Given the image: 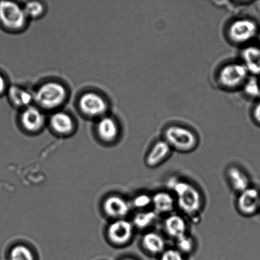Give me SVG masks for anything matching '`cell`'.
Masks as SVG:
<instances>
[{
  "instance_id": "4dcf8cb0",
  "label": "cell",
  "mask_w": 260,
  "mask_h": 260,
  "mask_svg": "<svg viewBox=\"0 0 260 260\" xmlns=\"http://www.w3.org/2000/svg\"><path fill=\"white\" fill-rule=\"evenodd\" d=\"M259 44H260V36H259Z\"/></svg>"
},
{
  "instance_id": "83f0119b",
  "label": "cell",
  "mask_w": 260,
  "mask_h": 260,
  "mask_svg": "<svg viewBox=\"0 0 260 260\" xmlns=\"http://www.w3.org/2000/svg\"><path fill=\"white\" fill-rule=\"evenodd\" d=\"M9 83L4 74L0 72V98L6 95L8 88H9Z\"/></svg>"
},
{
  "instance_id": "52a82bcc",
  "label": "cell",
  "mask_w": 260,
  "mask_h": 260,
  "mask_svg": "<svg viewBox=\"0 0 260 260\" xmlns=\"http://www.w3.org/2000/svg\"><path fill=\"white\" fill-rule=\"evenodd\" d=\"M258 31V25L255 21L248 18H241L232 22L226 32L231 42L243 45L255 38Z\"/></svg>"
},
{
  "instance_id": "5b68a950",
  "label": "cell",
  "mask_w": 260,
  "mask_h": 260,
  "mask_svg": "<svg viewBox=\"0 0 260 260\" xmlns=\"http://www.w3.org/2000/svg\"><path fill=\"white\" fill-rule=\"evenodd\" d=\"M77 106L79 111L88 119H100L107 115L109 105L106 96L96 91L83 92L78 98Z\"/></svg>"
},
{
  "instance_id": "7a4b0ae2",
  "label": "cell",
  "mask_w": 260,
  "mask_h": 260,
  "mask_svg": "<svg viewBox=\"0 0 260 260\" xmlns=\"http://www.w3.org/2000/svg\"><path fill=\"white\" fill-rule=\"evenodd\" d=\"M36 106L43 111L59 110L67 102L69 91L64 84L56 80L43 82L33 93Z\"/></svg>"
},
{
  "instance_id": "9c48e42d",
  "label": "cell",
  "mask_w": 260,
  "mask_h": 260,
  "mask_svg": "<svg viewBox=\"0 0 260 260\" xmlns=\"http://www.w3.org/2000/svg\"><path fill=\"white\" fill-rule=\"evenodd\" d=\"M237 209L244 216H250L260 208V193L256 188L249 187L239 193L236 201Z\"/></svg>"
},
{
  "instance_id": "5bb4252c",
  "label": "cell",
  "mask_w": 260,
  "mask_h": 260,
  "mask_svg": "<svg viewBox=\"0 0 260 260\" xmlns=\"http://www.w3.org/2000/svg\"><path fill=\"white\" fill-rule=\"evenodd\" d=\"M153 210L159 215H170L174 211L177 203L172 193L166 190L157 191L152 196Z\"/></svg>"
},
{
  "instance_id": "277c9868",
  "label": "cell",
  "mask_w": 260,
  "mask_h": 260,
  "mask_svg": "<svg viewBox=\"0 0 260 260\" xmlns=\"http://www.w3.org/2000/svg\"><path fill=\"white\" fill-rule=\"evenodd\" d=\"M172 150L187 153L193 151L198 147L197 135L187 127L172 124L167 127L163 133V139Z\"/></svg>"
},
{
  "instance_id": "ac0fdd59",
  "label": "cell",
  "mask_w": 260,
  "mask_h": 260,
  "mask_svg": "<svg viewBox=\"0 0 260 260\" xmlns=\"http://www.w3.org/2000/svg\"><path fill=\"white\" fill-rule=\"evenodd\" d=\"M226 177L233 190L241 193L250 187L248 176L241 168L236 166L229 167L226 172Z\"/></svg>"
},
{
  "instance_id": "8992f818",
  "label": "cell",
  "mask_w": 260,
  "mask_h": 260,
  "mask_svg": "<svg viewBox=\"0 0 260 260\" xmlns=\"http://www.w3.org/2000/svg\"><path fill=\"white\" fill-rule=\"evenodd\" d=\"M249 73L243 63L232 62L223 66L219 71L217 81L221 86L228 90L243 87Z\"/></svg>"
},
{
  "instance_id": "6da1fadb",
  "label": "cell",
  "mask_w": 260,
  "mask_h": 260,
  "mask_svg": "<svg viewBox=\"0 0 260 260\" xmlns=\"http://www.w3.org/2000/svg\"><path fill=\"white\" fill-rule=\"evenodd\" d=\"M168 185L174 193L177 206L193 221L199 220L203 206V196L192 183L186 180L171 179Z\"/></svg>"
},
{
  "instance_id": "cb8c5ba5",
  "label": "cell",
  "mask_w": 260,
  "mask_h": 260,
  "mask_svg": "<svg viewBox=\"0 0 260 260\" xmlns=\"http://www.w3.org/2000/svg\"><path fill=\"white\" fill-rule=\"evenodd\" d=\"M175 241L177 249L184 255L192 253L194 250L196 245L194 239L188 234H185V236L181 237Z\"/></svg>"
},
{
  "instance_id": "44dd1931",
  "label": "cell",
  "mask_w": 260,
  "mask_h": 260,
  "mask_svg": "<svg viewBox=\"0 0 260 260\" xmlns=\"http://www.w3.org/2000/svg\"><path fill=\"white\" fill-rule=\"evenodd\" d=\"M157 216L154 210L140 211L134 216L133 225L141 230L149 228L155 222Z\"/></svg>"
},
{
  "instance_id": "8fae6325",
  "label": "cell",
  "mask_w": 260,
  "mask_h": 260,
  "mask_svg": "<svg viewBox=\"0 0 260 260\" xmlns=\"http://www.w3.org/2000/svg\"><path fill=\"white\" fill-rule=\"evenodd\" d=\"M50 128L53 132L62 136L71 135L75 131V119L66 111H57L50 116L48 120Z\"/></svg>"
},
{
  "instance_id": "9a60e30c",
  "label": "cell",
  "mask_w": 260,
  "mask_h": 260,
  "mask_svg": "<svg viewBox=\"0 0 260 260\" xmlns=\"http://www.w3.org/2000/svg\"><path fill=\"white\" fill-rule=\"evenodd\" d=\"M6 95L8 100L13 107L21 109V110L32 105V102H34L33 93L19 85L9 86Z\"/></svg>"
},
{
  "instance_id": "d4e9b609",
  "label": "cell",
  "mask_w": 260,
  "mask_h": 260,
  "mask_svg": "<svg viewBox=\"0 0 260 260\" xmlns=\"http://www.w3.org/2000/svg\"><path fill=\"white\" fill-rule=\"evenodd\" d=\"M9 260H35L31 251L27 247L17 245L10 252Z\"/></svg>"
},
{
  "instance_id": "7402d4cb",
  "label": "cell",
  "mask_w": 260,
  "mask_h": 260,
  "mask_svg": "<svg viewBox=\"0 0 260 260\" xmlns=\"http://www.w3.org/2000/svg\"><path fill=\"white\" fill-rule=\"evenodd\" d=\"M23 9L29 20L40 19L46 12L45 5L40 2H28L23 6Z\"/></svg>"
},
{
  "instance_id": "d6986e66",
  "label": "cell",
  "mask_w": 260,
  "mask_h": 260,
  "mask_svg": "<svg viewBox=\"0 0 260 260\" xmlns=\"http://www.w3.org/2000/svg\"><path fill=\"white\" fill-rule=\"evenodd\" d=\"M242 60L248 73L252 76L260 75V48L248 46L241 53Z\"/></svg>"
},
{
  "instance_id": "e0dca14e",
  "label": "cell",
  "mask_w": 260,
  "mask_h": 260,
  "mask_svg": "<svg viewBox=\"0 0 260 260\" xmlns=\"http://www.w3.org/2000/svg\"><path fill=\"white\" fill-rule=\"evenodd\" d=\"M141 244L143 249L150 255L159 256L165 250L164 238L155 232H147L143 236Z\"/></svg>"
},
{
  "instance_id": "3957f363",
  "label": "cell",
  "mask_w": 260,
  "mask_h": 260,
  "mask_svg": "<svg viewBox=\"0 0 260 260\" xmlns=\"http://www.w3.org/2000/svg\"><path fill=\"white\" fill-rule=\"evenodd\" d=\"M29 19L23 6L17 3L0 1V28L10 33H19L25 29Z\"/></svg>"
},
{
  "instance_id": "603a6c76",
  "label": "cell",
  "mask_w": 260,
  "mask_h": 260,
  "mask_svg": "<svg viewBox=\"0 0 260 260\" xmlns=\"http://www.w3.org/2000/svg\"><path fill=\"white\" fill-rule=\"evenodd\" d=\"M243 89L244 94L249 98H260V80L256 76H249L243 86Z\"/></svg>"
},
{
  "instance_id": "7c38bea8",
  "label": "cell",
  "mask_w": 260,
  "mask_h": 260,
  "mask_svg": "<svg viewBox=\"0 0 260 260\" xmlns=\"http://www.w3.org/2000/svg\"><path fill=\"white\" fill-rule=\"evenodd\" d=\"M95 128L98 137L106 142L114 141L118 138L120 131L116 118L108 114L98 119Z\"/></svg>"
},
{
  "instance_id": "4316f807",
  "label": "cell",
  "mask_w": 260,
  "mask_h": 260,
  "mask_svg": "<svg viewBox=\"0 0 260 260\" xmlns=\"http://www.w3.org/2000/svg\"><path fill=\"white\" fill-rule=\"evenodd\" d=\"M159 260H186L184 254L177 248L165 249L159 255Z\"/></svg>"
},
{
  "instance_id": "4fadbf2b",
  "label": "cell",
  "mask_w": 260,
  "mask_h": 260,
  "mask_svg": "<svg viewBox=\"0 0 260 260\" xmlns=\"http://www.w3.org/2000/svg\"><path fill=\"white\" fill-rule=\"evenodd\" d=\"M172 150L164 139L157 140L147 152L145 159V164L150 168L158 167L168 159Z\"/></svg>"
},
{
  "instance_id": "ba28073f",
  "label": "cell",
  "mask_w": 260,
  "mask_h": 260,
  "mask_svg": "<svg viewBox=\"0 0 260 260\" xmlns=\"http://www.w3.org/2000/svg\"><path fill=\"white\" fill-rule=\"evenodd\" d=\"M19 122L25 132L30 134L39 132L46 124L44 111L37 106H28L20 112Z\"/></svg>"
},
{
  "instance_id": "f546056e",
  "label": "cell",
  "mask_w": 260,
  "mask_h": 260,
  "mask_svg": "<svg viewBox=\"0 0 260 260\" xmlns=\"http://www.w3.org/2000/svg\"><path fill=\"white\" fill-rule=\"evenodd\" d=\"M123 260H136V259H132V258H126V259H124Z\"/></svg>"
},
{
  "instance_id": "30bf717a",
  "label": "cell",
  "mask_w": 260,
  "mask_h": 260,
  "mask_svg": "<svg viewBox=\"0 0 260 260\" xmlns=\"http://www.w3.org/2000/svg\"><path fill=\"white\" fill-rule=\"evenodd\" d=\"M134 231V226L132 223L119 219L109 226L108 236L113 243L117 245H124L131 241Z\"/></svg>"
},
{
  "instance_id": "484cf974",
  "label": "cell",
  "mask_w": 260,
  "mask_h": 260,
  "mask_svg": "<svg viewBox=\"0 0 260 260\" xmlns=\"http://www.w3.org/2000/svg\"><path fill=\"white\" fill-rule=\"evenodd\" d=\"M133 205L135 208L144 210L152 206V196L147 193H141L136 196L133 201Z\"/></svg>"
},
{
  "instance_id": "f1b7e54d",
  "label": "cell",
  "mask_w": 260,
  "mask_h": 260,
  "mask_svg": "<svg viewBox=\"0 0 260 260\" xmlns=\"http://www.w3.org/2000/svg\"><path fill=\"white\" fill-rule=\"evenodd\" d=\"M252 114H253L254 121L260 125V101L254 107Z\"/></svg>"
},
{
  "instance_id": "2e32d148",
  "label": "cell",
  "mask_w": 260,
  "mask_h": 260,
  "mask_svg": "<svg viewBox=\"0 0 260 260\" xmlns=\"http://www.w3.org/2000/svg\"><path fill=\"white\" fill-rule=\"evenodd\" d=\"M187 223L182 215L172 213L166 218L164 229L167 235L177 240L187 234Z\"/></svg>"
},
{
  "instance_id": "1f68e13d",
  "label": "cell",
  "mask_w": 260,
  "mask_h": 260,
  "mask_svg": "<svg viewBox=\"0 0 260 260\" xmlns=\"http://www.w3.org/2000/svg\"><path fill=\"white\" fill-rule=\"evenodd\" d=\"M260 209V208H259Z\"/></svg>"
},
{
  "instance_id": "ffe728a7",
  "label": "cell",
  "mask_w": 260,
  "mask_h": 260,
  "mask_svg": "<svg viewBox=\"0 0 260 260\" xmlns=\"http://www.w3.org/2000/svg\"><path fill=\"white\" fill-rule=\"evenodd\" d=\"M104 208L109 216L116 218L124 217L128 215L130 210L129 204L118 196L109 198L104 203Z\"/></svg>"
}]
</instances>
